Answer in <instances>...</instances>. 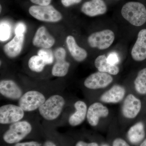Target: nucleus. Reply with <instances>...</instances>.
Instances as JSON below:
<instances>
[{
	"mask_svg": "<svg viewBox=\"0 0 146 146\" xmlns=\"http://www.w3.org/2000/svg\"><path fill=\"white\" fill-rule=\"evenodd\" d=\"M121 13L123 18L135 26H141L146 23V7L141 3H126L123 6Z\"/></svg>",
	"mask_w": 146,
	"mask_h": 146,
	"instance_id": "nucleus-1",
	"label": "nucleus"
},
{
	"mask_svg": "<svg viewBox=\"0 0 146 146\" xmlns=\"http://www.w3.org/2000/svg\"><path fill=\"white\" fill-rule=\"evenodd\" d=\"M65 104L63 97L55 95L50 97L39 108L40 115L45 119H55L60 115Z\"/></svg>",
	"mask_w": 146,
	"mask_h": 146,
	"instance_id": "nucleus-2",
	"label": "nucleus"
},
{
	"mask_svg": "<svg viewBox=\"0 0 146 146\" xmlns=\"http://www.w3.org/2000/svg\"><path fill=\"white\" fill-rule=\"evenodd\" d=\"M32 126L27 121H21L12 123L3 136L7 143L16 144L25 138L31 133Z\"/></svg>",
	"mask_w": 146,
	"mask_h": 146,
	"instance_id": "nucleus-3",
	"label": "nucleus"
},
{
	"mask_svg": "<svg viewBox=\"0 0 146 146\" xmlns=\"http://www.w3.org/2000/svg\"><path fill=\"white\" fill-rule=\"evenodd\" d=\"M30 15L39 21L56 23L62 19V14L52 5L32 6L29 9Z\"/></svg>",
	"mask_w": 146,
	"mask_h": 146,
	"instance_id": "nucleus-4",
	"label": "nucleus"
},
{
	"mask_svg": "<svg viewBox=\"0 0 146 146\" xmlns=\"http://www.w3.org/2000/svg\"><path fill=\"white\" fill-rule=\"evenodd\" d=\"M115 39L114 32L110 30L106 29L91 34L88 37V42L91 48L104 50L109 48Z\"/></svg>",
	"mask_w": 146,
	"mask_h": 146,
	"instance_id": "nucleus-5",
	"label": "nucleus"
},
{
	"mask_svg": "<svg viewBox=\"0 0 146 146\" xmlns=\"http://www.w3.org/2000/svg\"><path fill=\"white\" fill-rule=\"evenodd\" d=\"M46 101L43 94L39 91H28L19 99V106L24 111L31 112L39 108Z\"/></svg>",
	"mask_w": 146,
	"mask_h": 146,
	"instance_id": "nucleus-6",
	"label": "nucleus"
},
{
	"mask_svg": "<svg viewBox=\"0 0 146 146\" xmlns=\"http://www.w3.org/2000/svg\"><path fill=\"white\" fill-rule=\"evenodd\" d=\"M24 111L20 106L7 104L0 108V123L8 124L19 121L23 118Z\"/></svg>",
	"mask_w": 146,
	"mask_h": 146,
	"instance_id": "nucleus-7",
	"label": "nucleus"
},
{
	"mask_svg": "<svg viewBox=\"0 0 146 146\" xmlns=\"http://www.w3.org/2000/svg\"><path fill=\"white\" fill-rule=\"evenodd\" d=\"M111 75L107 73L98 72L91 74L84 82V85L88 89H103L108 86L113 81Z\"/></svg>",
	"mask_w": 146,
	"mask_h": 146,
	"instance_id": "nucleus-8",
	"label": "nucleus"
},
{
	"mask_svg": "<svg viewBox=\"0 0 146 146\" xmlns=\"http://www.w3.org/2000/svg\"><path fill=\"white\" fill-rule=\"evenodd\" d=\"M141 100L132 94H129L124 101L122 106L123 115L127 119H133L136 117L141 111Z\"/></svg>",
	"mask_w": 146,
	"mask_h": 146,
	"instance_id": "nucleus-9",
	"label": "nucleus"
},
{
	"mask_svg": "<svg viewBox=\"0 0 146 146\" xmlns=\"http://www.w3.org/2000/svg\"><path fill=\"white\" fill-rule=\"evenodd\" d=\"M109 114V110L106 106L99 102L93 104L87 110V121L92 126H96L98 124L100 119L106 117Z\"/></svg>",
	"mask_w": 146,
	"mask_h": 146,
	"instance_id": "nucleus-10",
	"label": "nucleus"
},
{
	"mask_svg": "<svg viewBox=\"0 0 146 146\" xmlns=\"http://www.w3.org/2000/svg\"><path fill=\"white\" fill-rule=\"evenodd\" d=\"M131 56L133 60L137 61L146 59V29L138 33L137 40L131 50Z\"/></svg>",
	"mask_w": 146,
	"mask_h": 146,
	"instance_id": "nucleus-11",
	"label": "nucleus"
},
{
	"mask_svg": "<svg viewBox=\"0 0 146 146\" xmlns=\"http://www.w3.org/2000/svg\"><path fill=\"white\" fill-rule=\"evenodd\" d=\"M54 43V38L44 26L40 27L37 30L33 40L34 46L42 48L49 49Z\"/></svg>",
	"mask_w": 146,
	"mask_h": 146,
	"instance_id": "nucleus-12",
	"label": "nucleus"
},
{
	"mask_svg": "<svg viewBox=\"0 0 146 146\" xmlns=\"http://www.w3.org/2000/svg\"><path fill=\"white\" fill-rule=\"evenodd\" d=\"M0 93L7 98L12 100L19 99L23 92L17 84L10 80H3L0 82Z\"/></svg>",
	"mask_w": 146,
	"mask_h": 146,
	"instance_id": "nucleus-13",
	"label": "nucleus"
},
{
	"mask_svg": "<svg viewBox=\"0 0 146 146\" xmlns=\"http://www.w3.org/2000/svg\"><path fill=\"white\" fill-rule=\"evenodd\" d=\"M81 11L86 16L95 17L104 14L107 6L104 0H91L83 4Z\"/></svg>",
	"mask_w": 146,
	"mask_h": 146,
	"instance_id": "nucleus-14",
	"label": "nucleus"
},
{
	"mask_svg": "<svg viewBox=\"0 0 146 146\" xmlns=\"http://www.w3.org/2000/svg\"><path fill=\"white\" fill-rule=\"evenodd\" d=\"M25 35H16L3 47L4 52L8 57L13 58L21 53L23 45Z\"/></svg>",
	"mask_w": 146,
	"mask_h": 146,
	"instance_id": "nucleus-15",
	"label": "nucleus"
},
{
	"mask_svg": "<svg viewBox=\"0 0 146 146\" xmlns=\"http://www.w3.org/2000/svg\"><path fill=\"white\" fill-rule=\"evenodd\" d=\"M125 94V90L123 86L115 85L102 95L100 100L107 103H117L123 100Z\"/></svg>",
	"mask_w": 146,
	"mask_h": 146,
	"instance_id": "nucleus-16",
	"label": "nucleus"
},
{
	"mask_svg": "<svg viewBox=\"0 0 146 146\" xmlns=\"http://www.w3.org/2000/svg\"><path fill=\"white\" fill-rule=\"evenodd\" d=\"M76 111L70 116L69 124L72 126L80 125L85 120L87 115V108L86 104L82 101H78L74 104Z\"/></svg>",
	"mask_w": 146,
	"mask_h": 146,
	"instance_id": "nucleus-17",
	"label": "nucleus"
},
{
	"mask_svg": "<svg viewBox=\"0 0 146 146\" xmlns=\"http://www.w3.org/2000/svg\"><path fill=\"white\" fill-rule=\"evenodd\" d=\"M66 42L69 52L75 60L80 62L86 59L87 52L77 44L74 36L69 35L66 38Z\"/></svg>",
	"mask_w": 146,
	"mask_h": 146,
	"instance_id": "nucleus-18",
	"label": "nucleus"
},
{
	"mask_svg": "<svg viewBox=\"0 0 146 146\" xmlns=\"http://www.w3.org/2000/svg\"><path fill=\"white\" fill-rule=\"evenodd\" d=\"M145 136V127L141 122L136 123L130 128L127 132V138L131 143L137 145L143 140Z\"/></svg>",
	"mask_w": 146,
	"mask_h": 146,
	"instance_id": "nucleus-19",
	"label": "nucleus"
},
{
	"mask_svg": "<svg viewBox=\"0 0 146 146\" xmlns=\"http://www.w3.org/2000/svg\"><path fill=\"white\" fill-rule=\"evenodd\" d=\"M95 65L99 72L108 73L112 75H116L119 72V67L117 65H112L108 63L105 55H100L96 58Z\"/></svg>",
	"mask_w": 146,
	"mask_h": 146,
	"instance_id": "nucleus-20",
	"label": "nucleus"
},
{
	"mask_svg": "<svg viewBox=\"0 0 146 146\" xmlns=\"http://www.w3.org/2000/svg\"><path fill=\"white\" fill-rule=\"evenodd\" d=\"M52 69V73L54 76H65L68 74L70 64L65 58H58Z\"/></svg>",
	"mask_w": 146,
	"mask_h": 146,
	"instance_id": "nucleus-21",
	"label": "nucleus"
},
{
	"mask_svg": "<svg viewBox=\"0 0 146 146\" xmlns=\"http://www.w3.org/2000/svg\"><path fill=\"white\" fill-rule=\"evenodd\" d=\"M134 83L135 89L138 93L146 94V68L139 71Z\"/></svg>",
	"mask_w": 146,
	"mask_h": 146,
	"instance_id": "nucleus-22",
	"label": "nucleus"
},
{
	"mask_svg": "<svg viewBox=\"0 0 146 146\" xmlns=\"http://www.w3.org/2000/svg\"><path fill=\"white\" fill-rule=\"evenodd\" d=\"M46 65L44 60L38 55L32 56L29 60V68L31 70L35 72H42Z\"/></svg>",
	"mask_w": 146,
	"mask_h": 146,
	"instance_id": "nucleus-23",
	"label": "nucleus"
},
{
	"mask_svg": "<svg viewBox=\"0 0 146 146\" xmlns=\"http://www.w3.org/2000/svg\"><path fill=\"white\" fill-rule=\"evenodd\" d=\"M37 55L40 56L46 63V65H50L54 61V56L51 50L42 48L39 50Z\"/></svg>",
	"mask_w": 146,
	"mask_h": 146,
	"instance_id": "nucleus-24",
	"label": "nucleus"
},
{
	"mask_svg": "<svg viewBox=\"0 0 146 146\" xmlns=\"http://www.w3.org/2000/svg\"><path fill=\"white\" fill-rule=\"evenodd\" d=\"M10 25L6 22H1L0 26V39L1 42L6 41L10 37L11 33Z\"/></svg>",
	"mask_w": 146,
	"mask_h": 146,
	"instance_id": "nucleus-25",
	"label": "nucleus"
},
{
	"mask_svg": "<svg viewBox=\"0 0 146 146\" xmlns=\"http://www.w3.org/2000/svg\"><path fill=\"white\" fill-rule=\"evenodd\" d=\"M107 60L108 63L114 65H117L119 61L117 54L115 52L110 54L107 57Z\"/></svg>",
	"mask_w": 146,
	"mask_h": 146,
	"instance_id": "nucleus-26",
	"label": "nucleus"
},
{
	"mask_svg": "<svg viewBox=\"0 0 146 146\" xmlns=\"http://www.w3.org/2000/svg\"><path fill=\"white\" fill-rule=\"evenodd\" d=\"M26 31V27L23 23H19L17 24L15 30L16 35H24Z\"/></svg>",
	"mask_w": 146,
	"mask_h": 146,
	"instance_id": "nucleus-27",
	"label": "nucleus"
},
{
	"mask_svg": "<svg viewBox=\"0 0 146 146\" xmlns=\"http://www.w3.org/2000/svg\"><path fill=\"white\" fill-rule=\"evenodd\" d=\"M54 56L56 59L65 58L66 56V51L64 48L59 47L55 51Z\"/></svg>",
	"mask_w": 146,
	"mask_h": 146,
	"instance_id": "nucleus-28",
	"label": "nucleus"
},
{
	"mask_svg": "<svg viewBox=\"0 0 146 146\" xmlns=\"http://www.w3.org/2000/svg\"><path fill=\"white\" fill-rule=\"evenodd\" d=\"M112 146H130L123 139L117 138L113 141Z\"/></svg>",
	"mask_w": 146,
	"mask_h": 146,
	"instance_id": "nucleus-29",
	"label": "nucleus"
},
{
	"mask_svg": "<svg viewBox=\"0 0 146 146\" xmlns=\"http://www.w3.org/2000/svg\"><path fill=\"white\" fill-rule=\"evenodd\" d=\"M14 146H41L40 144L36 141H29V142L18 143L15 144Z\"/></svg>",
	"mask_w": 146,
	"mask_h": 146,
	"instance_id": "nucleus-30",
	"label": "nucleus"
},
{
	"mask_svg": "<svg viewBox=\"0 0 146 146\" xmlns=\"http://www.w3.org/2000/svg\"><path fill=\"white\" fill-rule=\"evenodd\" d=\"M82 0H61L62 4L66 7L70 6L79 3Z\"/></svg>",
	"mask_w": 146,
	"mask_h": 146,
	"instance_id": "nucleus-31",
	"label": "nucleus"
},
{
	"mask_svg": "<svg viewBox=\"0 0 146 146\" xmlns=\"http://www.w3.org/2000/svg\"><path fill=\"white\" fill-rule=\"evenodd\" d=\"M32 3L38 5L46 6L49 5L52 0H30Z\"/></svg>",
	"mask_w": 146,
	"mask_h": 146,
	"instance_id": "nucleus-32",
	"label": "nucleus"
},
{
	"mask_svg": "<svg viewBox=\"0 0 146 146\" xmlns=\"http://www.w3.org/2000/svg\"><path fill=\"white\" fill-rule=\"evenodd\" d=\"M75 146H99L98 144L95 142L87 143L83 141H79L77 143Z\"/></svg>",
	"mask_w": 146,
	"mask_h": 146,
	"instance_id": "nucleus-33",
	"label": "nucleus"
},
{
	"mask_svg": "<svg viewBox=\"0 0 146 146\" xmlns=\"http://www.w3.org/2000/svg\"><path fill=\"white\" fill-rule=\"evenodd\" d=\"M43 146H56V145L52 141H46L44 144Z\"/></svg>",
	"mask_w": 146,
	"mask_h": 146,
	"instance_id": "nucleus-34",
	"label": "nucleus"
},
{
	"mask_svg": "<svg viewBox=\"0 0 146 146\" xmlns=\"http://www.w3.org/2000/svg\"><path fill=\"white\" fill-rule=\"evenodd\" d=\"M140 146H146V138L145 139V141L141 144Z\"/></svg>",
	"mask_w": 146,
	"mask_h": 146,
	"instance_id": "nucleus-35",
	"label": "nucleus"
},
{
	"mask_svg": "<svg viewBox=\"0 0 146 146\" xmlns=\"http://www.w3.org/2000/svg\"><path fill=\"white\" fill-rule=\"evenodd\" d=\"M101 146H109L107 144H103V145H102Z\"/></svg>",
	"mask_w": 146,
	"mask_h": 146,
	"instance_id": "nucleus-36",
	"label": "nucleus"
},
{
	"mask_svg": "<svg viewBox=\"0 0 146 146\" xmlns=\"http://www.w3.org/2000/svg\"></svg>",
	"mask_w": 146,
	"mask_h": 146,
	"instance_id": "nucleus-37",
	"label": "nucleus"
}]
</instances>
